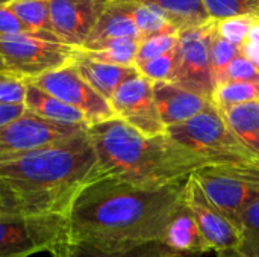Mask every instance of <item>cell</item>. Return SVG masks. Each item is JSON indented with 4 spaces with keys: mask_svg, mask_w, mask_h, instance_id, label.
Masks as SVG:
<instances>
[{
    "mask_svg": "<svg viewBox=\"0 0 259 257\" xmlns=\"http://www.w3.org/2000/svg\"><path fill=\"white\" fill-rule=\"evenodd\" d=\"M187 182L138 186L100 177L83 186L67 214V238L103 251H127L161 242L185 203Z\"/></svg>",
    "mask_w": 259,
    "mask_h": 257,
    "instance_id": "obj_1",
    "label": "cell"
},
{
    "mask_svg": "<svg viewBox=\"0 0 259 257\" xmlns=\"http://www.w3.org/2000/svg\"><path fill=\"white\" fill-rule=\"evenodd\" d=\"M87 130L0 162V194L8 214L67 217L79 191L99 177Z\"/></svg>",
    "mask_w": 259,
    "mask_h": 257,
    "instance_id": "obj_2",
    "label": "cell"
},
{
    "mask_svg": "<svg viewBox=\"0 0 259 257\" xmlns=\"http://www.w3.org/2000/svg\"><path fill=\"white\" fill-rule=\"evenodd\" d=\"M97 158V174L138 186L187 182L206 159L164 135L149 136L118 118L88 127Z\"/></svg>",
    "mask_w": 259,
    "mask_h": 257,
    "instance_id": "obj_3",
    "label": "cell"
},
{
    "mask_svg": "<svg viewBox=\"0 0 259 257\" xmlns=\"http://www.w3.org/2000/svg\"><path fill=\"white\" fill-rule=\"evenodd\" d=\"M165 135L209 164L259 165V159L235 136L223 114L209 105L194 118L165 129Z\"/></svg>",
    "mask_w": 259,
    "mask_h": 257,
    "instance_id": "obj_4",
    "label": "cell"
},
{
    "mask_svg": "<svg viewBox=\"0 0 259 257\" xmlns=\"http://www.w3.org/2000/svg\"><path fill=\"white\" fill-rule=\"evenodd\" d=\"M191 177L237 227L243 212L259 200V165L209 164L196 170Z\"/></svg>",
    "mask_w": 259,
    "mask_h": 257,
    "instance_id": "obj_5",
    "label": "cell"
},
{
    "mask_svg": "<svg viewBox=\"0 0 259 257\" xmlns=\"http://www.w3.org/2000/svg\"><path fill=\"white\" fill-rule=\"evenodd\" d=\"M76 48L30 33H18L0 39V58L6 73L32 80L73 62Z\"/></svg>",
    "mask_w": 259,
    "mask_h": 257,
    "instance_id": "obj_6",
    "label": "cell"
},
{
    "mask_svg": "<svg viewBox=\"0 0 259 257\" xmlns=\"http://www.w3.org/2000/svg\"><path fill=\"white\" fill-rule=\"evenodd\" d=\"M67 238L62 215H0V257H27L50 251Z\"/></svg>",
    "mask_w": 259,
    "mask_h": 257,
    "instance_id": "obj_7",
    "label": "cell"
},
{
    "mask_svg": "<svg viewBox=\"0 0 259 257\" xmlns=\"http://www.w3.org/2000/svg\"><path fill=\"white\" fill-rule=\"evenodd\" d=\"M27 83L38 86L39 89L77 109L85 117L88 127L115 118L109 101L87 83L73 62L27 80Z\"/></svg>",
    "mask_w": 259,
    "mask_h": 257,
    "instance_id": "obj_8",
    "label": "cell"
},
{
    "mask_svg": "<svg viewBox=\"0 0 259 257\" xmlns=\"http://www.w3.org/2000/svg\"><path fill=\"white\" fill-rule=\"evenodd\" d=\"M215 27V20L200 26L185 27L179 32V64L175 83L208 100L217 86L208 52V41Z\"/></svg>",
    "mask_w": 259,
    "mask_h": 257,
    "instance_id": "obj_9",
    "label": "cell"
},
{
    "mask_svg": "<svg viewBox=\"0 0 259 257\" xmlns=\"http://www.w3.org/2000/svg\"><path fill=\"white\" fill-rule=\"evenodd\" d=\"M87 129V126L58 124L26 109L18 118L0 126V162L71 139Z\"/></svg>",
    "mask_w": 259,
    "mask_h": 257,
    "instance_id": "obj_10",
    "label": "cell"
},
{
    "mask_svg": "<svg viewBox=\"0 0 259 257\" xmlns=\"http://www.w3.org/2000/svg\"><path fill=\"white\" fill-rule=\"evenodd\" d=\"M109 105L115 118L138 132L149 136L165 133V126L158 115L153 98V83L140 73L120 85L109 100Z\"/></svg>",
    "mask_w": 259,
    "mask_h": 257,
    "instance_id": "obj_11",
    "label": "cell"
},
{
    "mask_svg": "<svg viewBox=\"0 0 259 257\" xmlns=\"http://www.w3.org/2000/svg\"><path fill=\"white\" fill-rule=\"evenodd\" d=\"M112 0H50L52 32L59 42L82 48Z\"/></svg>",
    "mask_w": 259,
    "mask_h": 257,
    "instance_id": "obj_12",
    "label": "cell"
},
{
    "mask_svg": "<svg viewBox=\"0 0 259 257\" xmlns=\"http://www.w3.org/2000/svg\"><path fill=\"white\" fill-rule=\"evenodd\" d=\"M185 203L212 251L220 253L225 250H238V227L208 200L191 176L188 177L185 186Z\"/></svg>",
    "mask_w": 259,
    "mask_h": 257,
    "instance_id": "obj_13",
    "label": "cell"
},
{
    "mask_svg": "<svg viewBox=\"0 0 259 257\" xmlns=\"http://www.w3.org/2000/svg\"><path fill=\"white\" fill-rule=\"evenodd\" d=\"M153 98L165 129L194 118L211 101L175 82L153 83Z\"/></svg>",
    "mask_w": 259,
    "mask_h": 257,
    "instance_id": "obj_14",
    "label": "cell"
},
{
    "mask_svg": "<svg viewBox=\"0 0 259 257\" xmlns=\"http://www.w3.org/2000/svg\"><path fill=\"white\" fill-rule=\"evenodd\" d=\"M161 244L171 257H200L211 250L187 203L170 221Z\"/></svg>",
    "mask_w": 259,
    "mask_h": 257,
    "instance_id": "obj_15",
    "label": "cell"
},
{
    "mask_svg": "<svg viewBox=\"0 0 259 257\" xmlns=\"http://www.w3.org/2000/svg\"><path fill=\"white\" fill-rule=\"evenodd\" d=\"M73 64L79 74L87 80V83L108 101L112 98L114 92L120 88L121 83L138 73L135 67H120L93 61L80 55L77 48Z\"/></svg>",
    "mask_w": 259,
    "mask_h": 257,
    "instance_id": "obj_16",
    "label": "cell"
},
{
    "mask_svg": "<svg viewBox=\"0 0 259 257\" xmlns=\"http://www.w3.org/2000/svg\"><path fill=\"white\" fill-rule=\"evenodd\" d=\"M121 38H131L141 41V35L124 8V5L120 0H112L111 5L106 8V11L99 18L96 27L93 29L90 38L83 44L82 48L77 50H90L102 42L112 41V39H121Z\"/></svg>",
    "mask_w": 259,
    "mask_h": 257,
    "instance_id": "obj_17",
    "label": "cell"
},
{
    "mask_svg": "<svg viewBox=\"0 0 259 257\" xmlns=\"http://www.w3.org/2000/svg\"><path fill=\"white\" fill-rule=\"evenodd\" d=\"M24 108L30 111L32 114L58 123L64 126H87L88 123L85 117L70 105L61 101L59 98L50 95L49 92L39 89L38 86L27 83L26 98H24Z\"/></svg>",
    "mask_w": 259,
    "mask_h": 257,
    "instance_id": "obj_18",
    "label": "cell"
},
{
    "mask_svg": "<svg viewBox=\"0 0 259 257\" xmlns=\"http://www.w3.org/2000/svg\"><path fill=\"white\" fill-rule=\"evenodd\" d=\"M5 6L15 15L27 33L42 39L58 41L52 32L50 0H12L5 3Z\"/></svg>",
    "mask_w": 259,
    "mask_h": 257,
    "instance_id": "obj_19",
    "label": "cell"
},
{
    "mask_svg": "<svg viewBox=\"0 0 259 257\" xmlns=\"http://www.w3.org/2000/svg\"><path fill=\"white\" fill-rule=\"evenodd\" d=\"M52 257H171L167 248L161 242H152L127 251H103L87 244L73 242L68 238H64L52 250Z\"/></svg>",
    "mask_w": 259,
    "mask_h": 257,
    "instance_id": "obj_20",
    "label": "cell"
},
{
    "mask_svg": "<svg viewBox=\"0 0 259 257\" xmlns=\"http://www.w3.org/2000/svg\"><path fill=\"white\" fill-rule=\"evenodd\" d=\"M222 114L235 136L259 159V101L234 106Z\"/></svg>",
    "mask_w": 259,
    "mask_h": 257,
    "instance_id": "obj_21",
    "label": "cell"
},
{
    "mask_svg": "<svg viewBox=\"0 0 259 257\" xmlns=\"http://www.w3.org/2000/svg\"><path fill=\"white\" fill-rule=\"evenodd\" d=\"M127 12L131 14L141 38L159 35V33H173L181 32L178 26L170 20V17L158 6L140 2V0H120Z\"/></svg>",
    "mask_w": 259,
    "mask_h": 257,
    "instance_id": "obj_22",
    "label": "cell"
},
{
    "mask_svg": "<svg viewBox=\"0 0 259 257\" xmlns=\"http://www.w3.org/2000/svg\"><path fill=\"white\" fill-rule=\"evenodd\" d=\"M138 39L121 38L102 42L90 50H79L80 55L103 64L120 65V67H135V59L138 53Z\"/></svg>",
    "mask_w": 259,
    "mask_h": 257,
    "instance_id": "obj_23",
    "label": "cell"
},
{
    "mask_svg": "<svg viewBox=\"0 0 259 257\" xmlns=\"http://www.w3.org/2000/svg\"><path fill=\"white\" fill-rule=\"evenodd\" d=\"M161 8L179 30L191 26H200L211 18L208 17L202 0H140Z\"/></svg>",
    "mask_w": 259,
    "mask_h": 257,
    "instance_id": "obj_24",
    "label": "cell"
},
{
    "mask_svg": "<svg viewBox=\"0 0 259 257\" xmlns=\"http://www.w3.org/2000/svg\"><path fill=\"white\" fill-rule=\"evenodd\" d=\"M252 101H259L258 82H222L211 95V103L220 112Z\"/></svg>",
    "mask_w": 259,
    "mask_h": 257,
    "instance_id": "obj_25",
    "label": "cell"
},
{
    "mask_svg": "<svg viewBox=\"0 0 259 257\" xmlns=\"http://www.w3.org/2000/svg\"><path fill=\"white\" fill-rule=\"evenodd\" d=\"M238 229L241 256L259 257V200L243 212Z\"/></svg>",
    "mask_w": 259,
    "mask_h": 257,
    "instance_id": "obj_26",
    "label": "cell"
},
{
    "mask_svg": "<svg viewBox=\"0 0 259 257\" xmlns=\"http://www.w3.org/2000/svg\"><path fill=\"white\" fill-rule=\"evenodd\" d=\"M179 45V44H178ZM179 64V52L178 47L165 55H161L158 58H153L147 62H143L137 65L135 68L141 76L149 79L152 83L158 82H173Z\"/></svg>",
    "mask_w": 259,
    "mask_h": 257,
    "instance_id": "obj_27",
    "label": "cell"
},
{
    "mask_svg": "<svg viewBox=\"0 0 259 257\" xmlns=\"http://www.w3.org/2000/svg\"><path fill=\"white\" fill-rule=\"evenodd\" d=\"M208 52H209L211 68H212L215 82L219 83L223 73L229 67V64L240 55V47H237L232 42L226 41L225 38H222L215 32V27H214V30L209 36V41H208Z\"/></svg>",
    "mask_w": 259,
    "mask_h": 257,
    "instance_id": "obj_28",
    "label": "cell"
},
{
    "mask_svg": "<svg viewBox=\"0 0 259 257\" xmlns=\"http://www.w3.org/2000/svg\"><path fill=\"white\" fill-rule=\"evenodd\" d=\"M211 20H225L240 15H255L259 0H202Z\"/></svg>",
    "mask_w": 259,
    "mask_h": 257,
    "instance_id": "obj_29",
    "label": "cell"
},
{
    "mask_svg": "<svg viewBox=\"0 0 259 257\" xmlns=\"http://www.w3.org/2000/svg\"><path fill=\"white\" fill-rule=\"evenodd\" d=\"M178 44H179V32L159 33V35L141 38L140 45H138L137 59H135V67L175 50L178 47Z\"/></svg>",
    "mask_w": 259,
    "mask_h": 257,
    "instance_id": "obj_30",
    "label": "cell"
},
{
    "mask_svg": "<svg viewBox=\"0 0 259 257\" xmlns=\"http://www.w3.org/2000/svg\"><path fill=\"white\" fill-rule=\"evenodd\" d=\"M253 21H255V15H240L225 20H217L215 32L226 41L232 42L234 45L241 47V44L246 41L249 35Z\"/></svg>",
    "mask_w": 259,
    "mask_h": 257,
    "instance_id": "obj_31",
    "label": "cell"
},
{
    "mask_svg": "<svg viewBox=\"0 0 259 257\" xmlns=\"http://www.w3.org/2000/svg\"><path fill=\"white\" fill-rule=\"evenodd\" d=\"M27 82L9 73H0V106L24 105Z\"/></svg>",
    "mask_w": 259,
    "mask_h": 257,
    "instance_id": "obj_32",
    "label": "cell"
},
{
    "mask_svg": "<svg viewBox=\"0 0 259 257\" xmlns=\"http://www.w3.org/2000/svg\"><path fill=\"white\" fill-rule=\"evenodd\" d=\"M222 82H258L259 83V70L240 53L223 73L219 83Z\"/></svg>",
    "mask_w": 259,
    "mask_h": 257,
    "instance_id": "obj_33",
    "label": "cell"
},
{
    "mask_svg": "<svg viewBox=\"0 0 259 257\" xmlns=\"http://www.w3.org/2000/svg\"><path fill=\"white\" fill-rule=\"evenodd\" d=\"M240 53L259 70V18L256 17L249 30L246 41L240 47Z\"/></svg>",
    "mask_w": 259,
    "mask_h": 257,
    "instance_id": "obj_34",
    "label": "cell"
},
{
    "mask_svg": "<svg viewBox=\"0 0 259 257\" xmlns=\"http://www.w3.org/2000/svg\"><path fill=\"white\" fill-rule=\"evenodd\" d=\"M18 33H27V30L5 5H0V39Z\"/></svg>",
    "mask_w": 259,
    "mask_h": 257,
    "instance_id": "obj_35",
    "label": "cell"
},
{
    "mask_svg": "<svg viewBox=\"0 0 259 257\" xmlns=\"http://www.w3.org/2000/svg\"><path fill=\"white\" fill-rule=\"evenodd\" d=\"M24 112H26L24 105H20V106H0V126H3L6 123H11L12 120L23 115Z\"/></svg>",
    "mask_w": 259,
    "mask_h": 257,
    "instance_id": "obj_36",
    "label": "cell"
},
{
    "mask_svg": "<svg viewBox=\"0 0 259 257\" xmlns=\"http://www.w3.org/2000/svg\"><path fill=\"white\" fill-rule=\"evenodd\" d=\"M217 257H243L238 250H225L217 253Z\"/></svg>",
    "mask_w": 259,
    "mask_h": 257,
    "instance_id": "obj_37",
    "label": "cell"
},
{
    "mask_svg": "<svg viewBox=\"0 0 259 257\" xmlns=\"http://www.w3.org/2000/svg\"><path fill=\"white\" fill-rule=\"evenodd\" d=\"M3 214H8V209H6V206H5V201H3V198H2V194H0V215H3Z\"/></svg>",
    "mask_w": 259,
    "mask_h": 257,
    "instance_id": "obj_38",
    "label": "cell"
},
{
    "mask_svg": "<svg viewBox=\"0 0 259 257\" xmlns=\"http://www.w3.org/2000/svg\"><path fill=\"white\" fill-rule=\"evenodd\" d=\"M0 73H6V68H5V64H3L2 58H0Z\"/></svg>",
    "mask_w": 259,
    "mask_h": 257,
    "instance_id": "obj_39",
    "label": "cell"
},
{
    "mask_svg": "<svg viewBox=\"0 0 259 257\" xmlns=\"http://www.w3.org/2000/svg\"><path fill=\"white\" fill-rule=\"evenodd\" d=\"M8 2H12V0H0V5H5V3H8Z\"/></svg>",
    "mask_w": 259,
    "mask_h": 257,
    "instance_id": "obj_40",
    "label": "cell"
},
{
    "mask_svg": "<svg viewBox=\"0 0 259 257\" xmlns=\"http://www.w3.org/2000/svg\"><path fill=\"white\" fill-rule=\"evenodd\" d=\"M255 17H256V18H259V6H258V9H256V12H255Z\"/></svg>",
    "mask_w": 259,
    "mask_h": 257,
    "instance_id": "obj_41",
    "label": "cell"
}]
</instances>
